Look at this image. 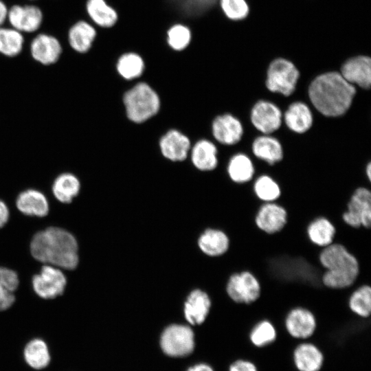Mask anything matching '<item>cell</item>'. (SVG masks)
Instances as JSON below:
<instances>
[{"label": "cell", "instance_id": "1", "mask_svg": "<svg viewBox=\"0 0 371 371\" xmlns=\"http://www.w3.org/2000/svg\"><path fill=\"white\" fill-rule=\"evenodd\" d=\"M30 250L37 262L62 270L73 271L79 262L76 238L60 227L49 226L35 233L30 241Z\"/></svg>", "mask_w": 371, "mask_h": 371}, {"label": "cell", "instance_id": "2", "mask_svg": "<svg viewBox=\"0 0 371 371\" xmlns=\"http://www.w3.org/2000/svg\"><path fill=\"white\" fill-rule=\"evenodd\" d=\"M355 93L353 85L337 71L319 75L308 88V95L313 106L322 114L329 117L344 114L350 106Z\"/></svg>", "mask_w": 371, "mask_h": 371}, {"label": "cell", "instance_id": "3", "mask_svg": "<svg viewBox=\"0 0 371 371\" xmlns=\"http://www.w3.org/2000/svg\"><path fill=\"white\" fill-rule=\"evenodd\" d=\"M319 260L325 269L322 276L324 286L344 289L356 282L359 273V262L341 244L333 243L322 248Z\"/></svg>", "mask_w": 371, "mask_h": 371}, {"label": "cell", "instance_id": "4", "mask_svg": "<svg viewBox=\"0 0 371 371\" xmlns=\"http://www.w3.org/2000/svg\"><path fill=\"white\" fill-rule=\"evenodd\" d=\"M123 100L127 117L136 123L146 121L155 115L160 107L157 93L145 82L138 83L126 91Z\"/></svg>", "mask_w": 371, "mask_h": 371}, {"label": "cell", "instance_id": "5", "mask_svg": "<svg viewBox=\"0 0 371 371\" xmlns=\"http://www.w3.org/2000/svg\"><path fill=\"white\" fill-rule=\"evenodd\" d=\"M299 76L300 72L292 62L278 58L268 67L266 86L272 92L289 96L295 91Z\"/></svg>", "mask_w": 371, "mask_h": 371}, {"label": "cell", "instance_id": "6", "mask_svg": "<svg viewBox=\"0 0 371 371\" xmlns=\"http://www.w3.org/2000/svg\"><path fill=\"white\" fill-rule=\"evenodd\" d=\"M31 282L32 289L38 297L49 300L64 293L67 280L62 269L43 265L39 272L33 275Z\"/></svg>", "mask_w": 371, "mask_h": 371}, {"label": "cell", "instance_id": "7", "mask_svg": "<svg viewBox=\"0 0 371 371\" xmlns=\"http://www.w3.org/2000/svg\"><path fill=\"white\" fill-rule=\"evenodd\" d=\"M342 219L353 228H371V192L368 188L359 187L353 191Z\"/></svg>", "mask_w": 371, "mask_h": 371}, {"label": "cell", "instance_id": "8", "mask_svg": "<svg viewBox=\"0 0 371 371\" xmlns=\"http://www.w3.org/2000/svg\"><path fill=\"white\" fill-rule=\"evenodd\" d=\"M260 290L258 280L249 271L232 273L225 286L228 297L238 304H249L256 301L260 297Z\"/></svg>", "mask_w": 371, "mask_h": 371}, {"label": "cell", "instance_id": "9", "mask_svg": "<svg viewBox=\"0 0 371 371\" xmlns=\"http://www.w3.org/2000/svg\"><path fill=\"white\" fill-rule=\"evenodd\" d=\"M160 346L167 355L185 357L194 348V337L192 329L183 325L173 324L167 327L161 336Z\"/></svg>", "mask_w": 371, "mask_h": 371}, {"label": "cell", "instance_id": "10", "mask_svg": "<svg viewBox=\"0 0 371 371\" xmlns=\"http://www.w3.org/2000/svg\"><path fill=\"white\" fill-rule=\"evenodd\" d=\"M284 324L289 335L297 340L311 338L317 328L315 315L302 306L291 308L285 317Z\"/></svg>", "mask_w": 371, "mask_h": 371}, {"label": "cell", "instance_id": "11", "mask_svg": "<svg viewBox=\"0 0 371 371\" xmlns=\"http://www.w3.org/2000/svg\"><path fill=\"white\" fill-rule=\"evenodd\" d=\"M175 21H194L204 16L218 0H163ZM183 23V22H182Z\"/></svg>", "mask_w": 371, "mask_h": 371}, {"label": "cell", "instance_id": "12", "mask_svg": "<svg viewBox=\"0 0 371 371\" xmlns=\"http://www.w3.org/2000/svg\"><path fill=\"white\" fill-rule=\"evenodd\" d=\"M14 206L22 214L44 218L49 212V202L45 192L36 188H26L16 196Z\"/></svg>", "mask_w": 371, "mask_h": 371}, {"label": "cell", "instance_id": "13", "mask_svg": "<svg viewBox=\"0 0 371 371\" xmlns=\"http://www.w3.org/2000/svg\"><path fill=\"white\" fill-rule=\"evenodd\" d=\"M286 221V209L276 201L262 203L255 217L258 228L268 234H273L282 230Z\"/></svg>", "mask_w": 371, "mask_h": 371}, {"label": "cell", "instance_id": "14", "mask_svg": "<svg viewBox=\"0 0 371 371\" xmlns=\"http://www.w3.org/2000/svg\"><path fill=\"white\" fill-rule=\"evenodd\" d=\"M43 17L41 10L33 5H14L8 10L7 16L14 29L28 33L40 27Z\"/></svg>", "mask_w": 371, "mask_h": 371}, {"label": "cell", "instance_id": "15", "mask_svg": "<svg viewBox=\"0 0 371 371\" xmlns=\"http://www.w3.org/2000/svg\"><path fill=\"white\" fill-rule=\"evenodd\" d=\"M251 120L260 131L269 134L278 130L282 122V113L274 104L260 100L253 107Z\"/></svg>", "mask_w": 371, "mask_h": 371}, {"label": "cell", "instance_id": "16", "mask_svg": "<svg viewBox=\"0 0 371 371\" xmlns=\"http://www.w3.org/2000/svg\"><path fill=\"white\" fill-rule=\"evenodd\" d=\"M340 74L350 84L369 89L371 84V59L367 56H357L347 60Z\"/></svg>", "mask_w": 371, "mask_h": 371}, {"label": "cell", "instance_id": "17", "mask_svg": "<svg viewBox=\"0 0 371 371\" xmlns=\"http://www.w3.org/2000/svg\"><path fill=\"white\" fill-rule=\"evenodd\" d=\"M62 46L54 36L46 34L37 35L30 44V52L32 58L44 65L56 63L61 54Z\"/></svg>", "mask_w": 371, "mask_h": 371}, {"label": "cell", "instance_id": "18", "mask_svg": "<svg viewBox=\"0 0 371 371\" xmlns=\"http://www.w3.org/2000/svg\"><path fill=\"white\" fill-rule=\"evenodd\" d=\"M243 129L240 122L230 114L218 116L212 123L215 139L223 144H234L240 141Z\"/></svg>", "mask_w": 371, "mask_h": 371}, {"label": "cell", "instance_id": "19", "mask_svg": "<svg viewBox=\"0 0 371 371\" xmlns=\"http://www.w3.org/2000/svg\"><path fill=\"white\" fill-rule=\"evenodd\" d=\"M162 155L173 161L185 160L190 148L189 139L177 130H170L160 139Z\"/></svg>", "mask_w": 371, "mask_h": 371}, {"label": "cell", "instance_id": "20", "mask_svg": "<svg viewBox=\"0 0 371 371\" xmlns=\"http://www.w3.org/2000/svg\"><path fill=\"white\" fill-rule=\"evenodd\" d=\"M80 189V181L75 175L63 172L54 179L51 194L58 203L70 204L78 196Z\"/></svg>", "mask_w": 371, "mask_h": 371}, {"label": "cell", "instance_id": "21", "mask_svg": "<svg viewBox=\"0 0 371 371\" xmlns=\"http://www.w3.org/2000/svg\"><path fill=\"white\" fill-rule=\"evenodd\" d=\"M211 306L212 302L209 295L203 291L194 290L189 295L185 303V317L191 324H201L205 320Z\"/></svg>", "mask_w": 371, "mask_h": 371}, {"label": "cell", "instance_id": "22", "mask_svg": "<svg viewBox=\"0 0 371 371\" xmlns=\"http://www.w3.org/2000/svg\"><path fill=\"white\" fill-rule=\"evenodd\" d=\"M293 359L299 371H319L324 361L321 350L309 341L302 342L297 346Z\"/></svg>", "mask_w": 371, "mask_h": 371}, {"label": "cell", "instance_id": "23", "mask_svg": "<svg viewBox=\"0 0 371 371\" xmlns=\"http://www.w3.org/2000/svg\"><path fill=\"white\" fill-rule=\"evenodd\" d=\"M97 37V30L87 21L81 20L74 23L68 32L71 47L78 53L88 52Z\"/></svg>", "mask_w": 371, "mask_h": 371}, {"label": "cell", "instance_id": "24", "mask_svg": "<svg viewBox=\"0 0 371 371\" xmlns=\"http://www.w3.org/2000/svg\"><path fill=\"white\" fill-rule=\"evenodd\" d=\"M199 245L206 255L217 258L227 251L229 247V238L222 229L209 228L201 235Z\"/></svg>", "mask_w": 371, "mask_h": 371}, {"label": "cell", "instance_id": "25", "mask_svg": "<svg viewBox=\"0 0 371 371\" xmlns=\"http://www.w3.org/2000/svg\"><path fill=\"white\" fill-rule=\"evenodd\" d=\"M85 5L90 19L99 27L111 28L117 22V12L106 0H87Z\"/></svg>", "mask_w": 371, "mask_h": 371}, {"label": "cell", "instance_id": "26", "mask_svg": "<svg viewBox=\"0 0 371 371\" xmlns=\"http://www.w3.org/2000/svg\"><path fill=\"white\" fill-rule=\"evenodd\" d=\"M336 229L331 221L324 216L313 219L307 226L306 234L314 245L324 248L333 243Z\"/></svg>", "mask_w": 371, "mask_h": 371}, {"label": "cell", "instance_id": "27", "mask_svg": "<svg viewBox=\"0 0 371 371\" xmlns=\"http://www.w3.org/2000/svg\"><path fill=\"white\" fill-rule=\"evenodd\" d=\"M286 126L293 131L302 133L308 131L313 123V116L308 106L301 102L292 103L284 113Z\"/></svg>", "mask_w": 371, "mask_h": 371}, {"label": "cell", "instance_id": "28", "mask_svg": "<svg viewBox=\"0 0 371 371\" xmlns=\"http://www.w3.org/2000/svg\"><path fill=\"white\" fill-rule=\"evenodd\" d=\"M19 284L17 273L6 267L0 266V312L9 309L13 305Z\"/></svg>", "mask_w": 371, "mask_h": 371}, {"label": "cell", "instance_id": "29", "mask_svg": "<svg viewBox=\"0 0 371 371\" xmlns=\"http://www.w3.org/2000/svg\"><path fill=\"white\" fill-rule=\"evenodd\" d=\"M217 150L211 142L202 139L197 142L191 152V159L194 166L201 170H212L218 163Z\"/></svg>", "mask_w": 371, "mask_h": 371}, {"label": "cell", "instance_id": "30", "mask_svg": "<svg viewBox=\"0 0 371 371\" xmlns=\"http://www.w3.org/2000/svg\"><path fill=\"white\" fill-rule=\"evenodd\" d=\"M24 358L32 368H45L50 362V355L47 343L41 338L30 340L24 348Z\"/></svg>", "mask_w": 371, "mask_h": 371}, {"label": "cell", "instance_id": "31", "mask_svg": "<svg viewBox=\"0 0 371 371\" xmlns=\"http://www.w3.org/2000/svg\"><path fill=\"white\" fill-rule=\"evenodd\" d=\"M254 154L270 164L282 159V148L278 140L270 136H260L256 138L252 145Z\"/></svg>", "mask_w": 371, "mask_h": 371}, {"label": "cell", "instance_id": "32", "mask_svg": "<svg viewBox=\"0 0 371 371\" xmlns=\"http://www.w3.org/2000/svg\"><path fill=\"white\" fill-rule=\"evenodd\" d=\"M144 59L135 52H124L118 58L116 63L118 74L126 80L139 77L144 72Z\"/></svg>", "mask_w": 371, "mask_h": 371}, {"label": "cell", "instance_id": "33", "mask_svg": "<svg viewBox=\"0 0 371 371\" xmlns=\"http://www.w3.org/2000/svg\"><path fill=\"white\" fill-rule=\"evenodd\" d=\"M348 305L350 311L362 317H370L371 315V286L363 284L350 293Z\"/></svg>", "mask_w": 371, "mask_h": 371}, {"label": "cell", "instance_id": "34", "mask_svg": "<svg viewBox=\"0 0 371 371\" xmlns=\"http://www.w3.org/2000/svg\"><path fill=\"white\" fill-rule=\"evenodd\" d=\"M166 39L168 46L172 50L182 52L191 43L192 32L187 25L180 22L175 23L167 29Z\"/></svg>", "mask_w": 371, "mask_h": 371}, {"label": "cell", "instance_id": "35", "mask_svg": "<svg viewBox=\"0 0 371 371\" xmlns=\"http://www.w3.org/2000/svg\"><path fill=\"white\" fill-rule=\"evenodd\" d=\"M254 172L252 162L245 155L237 154L229 163L228 173L234 182L239 183L247 182L252 179Z\"/></svg>", "mask_w": 371, "mask_h": 371}, {"label": "cell", "instance_id": "36", "mask_svg": "<svg viewBox=\"0 0 371 371\" xmlns=\"http://www.w3.org/2000/svg\"><path fill=\"white\" fill-rule=\"evenodd\" d=\"M278 333L275 326L268 319H262L251 329L249 339L256 347H264L276 341Z\"/></svg>", "mask_w": 371, "mask_h": 371}, {"label": "cell", "instance_id": "37", "mask_svg": "<svg viewBox=\"0 0 371 371\" xmlns=\"http://www.w3.org/2000/svg\"><path fill=\"white\" fill-rule=\"evenodd\" d=\"M23 36L14 28L0 27V53L8 57L19 55L23 49Z\"/></svg>", "mask_w": 371, "mask_h": 371}, {"label": "cell", "instance_id": "38", "mask_svg": "<svg viewBox=\"0 0 371 371\" xmlns=\"http://www.w3.org/2000/svg\"><path fill=\"white\" fill-rule=\"evenodd\" d=\"M254 192L262 202H275L282 195L279 185L270 177L263 175L258 177L254 185Z\"/></svg>", "mask_w": 371, "mask_h": 371}, {"label": "cell", "instance_id": "39", "mask_svg": "<svg viewBox=\"0 0 371 371\" xmlns=\"http://www.w3.org/2000/svg\"><path fill=\"white\" fill-rule=\"evenodd\" d=\"M218 3L224 15L231 21L243 20L249 12L246 0H218Z\"/></svg>", "mask_w": 371, "mask_h": 371}, {"label": "cell", "instance_id": "40", "mask_svg": "<svg viewBox=\"0 0 371 371\" xmlns=\"http://www.w3.org/2000/svg\"><path fill=\"white\" fill-rule=\"evenodd\" d=\"M229 371H258L256 366L246 360H237L229 367Z\"/></svg>", "mask_w": 371, "mask_h": 371}, {"label": "cell", "instance_id": "41", "mask_svg": "<svg viewBox=\"0 0 371 371\" xmlns=\"http://www.w3.org/2000/svg\"><path fill=\"white\" fill-rule=\"evenodd\" d=\"M10 218V210L7 203L0 199V229L3 227Z\"/></svg>", "mask_w": 371, "mask_h": 371}, {"label": "cell", "instance_id": "42", "mask_svg": "<svg viewBox=\"0 0 371 371\" xmlns=\"http://www.w3.org/2000/svg\"><path fill=\"white\" fill-rule=\"evenodd\" d=\"M8 8L6 5L0 0V27L5 22L8 16Z\"/></svg>", "mask_w": 371, "mask_h": 371}, {"label": "cell", "instance_id": "43", "mask_svg": "<svg viewBox=\"0 0 371 371\" xmlns=\"http://www.w3.org/2000/svg\"><path fill=\"white\" fill-rule=\"evenodd\" d=\"M187 371H214L213 369L205 363H199L188 368Z\"/></svg>", "mask_w": 371, "mask_h": 371}, {"label": "cell", "instance_id": "44", "mask_svg": "<svg viewBox=\"0 0 371 371\" xmlns=\"http://www.w3.org/2000/svg\"><path fill=\"white\" fill-rule=\"evenodd\" d=\"M366 174L369 181L371 180V164L368 163L366 167Z\"/></svg>", "mask_w": 371, "mask_h": 371}]
</instances>
